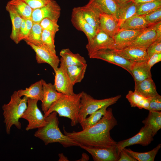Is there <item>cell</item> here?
<instances>
[{"label": "cell", "instance_id": "cell-1", "mask_svg": "<svg viewBox=\"0 0 161 161\" xmlns=\"http://www.w3.org/2000/svg\"><path fill=\"white\" fill-rule=\"evenodd\" d=\"M117 124L112 109L109 108L100 120L94 125L78 132H68L63 127L64 134L80 144L87 146L110 148L117 143L111 137L110 131Z\"/></svg>", "mask_w": 161, "mask_h": 161}, {"label": "cell", "instance_id": "cell-2", "mask_svg": "<svg viewBox=\"0 0 161 161\" xmlns=\"http://www.w3.org/2000/svg\"><path fill=\"white\" fill-rule=\"evenodd\" d=\"M57 114L54 111L45 117L46 124L38 128L34 136L42 140L45 145L58 143L65 148L72 146L80 147V144L61 132L58 127L59 121Z\"/></svg>", "mask_w": 161, "mask_h": 161}, {"label": "cell", "instance_id": "cell-3", "mask_svg": "<svg viewBox=\"0 0 161 161\" xmlns=\"http://www.w3.org/2000/svg\"><path fill=\"white\" fill-rule=\"evenodd\" d=\"M83 92L73 95L62 94L60 97L52 104L44 114V117L55 111L58 114L59 117L69 119L72 126H76L79 123L80 99Z\"/></svg>", "mask_w": 161, "mask_h": 161}, {"label": "cell", "instance_id": "cell-4", "mask_svg": "<svg viewBox=\"0 0 161 161\" xmlns=\"http://www.w3.org/2000/svg\"><path fill=\"white\" fill-rule=\"evenodd\" d=\"M27 99L26 96L21 98L18 95L17 92L15 91L11 95L9 102L3 105L4 122L7 134H10L13 125L18 129H21V124L19 120L27 109Z\"/></svg>", "mask_w": 161, "mask_h": 161}, {"label": "cell", "instance_id": "cell-5", "mask_svg": "<svg viewBox=\"0 0 161 161\" xmlns=\"http://www.w3.org/2000/svg\"><path fill=\"white\" fill-rule=\"evenodd\" d=\"M120 95L103 99H94L86 93L83 92L80 99L78 122L80 123L88 115H90L103 107L109 106L116 103L121 97Z\"/></svg>", "mask_w": 161, "mask_h": 161}, {"label": "cell", "instance_id": "cell-6", "mask_svg": "<svg viewBox=\"0 0 161 161\" xmlns=\"http://www.w3.org/2000/svg\"><path fill=\"white\" fill-rule=\"evenodd\" d=\"M38 100L28 98L27 109L21 118L27 120L28 124L25 129L27 131L38 128L46 124L45 118L37 106Z\"/></svg>", "mask_w": 161, "mask_h": 161}, {"label": "cell", "instance_id": "cell-7", "mask_svg": "<svg viewBox=\"0 0 161 161\" xmlns=\"http://www.w3.org/2000/svg\"><path fill=\"white\" fill-rule=\"evenodd\" d=\"M89 56L91 58L101 59L120 66L131 74L130 68L133 62L121 56L113 48L100 50Z\"/></svg>", "mask_w": 161, "mask_h": 161}, {"label": "cell", "instance_id": "cell-8", "mask_svg": "<svg viewBox=\"0 0 161 161\" xmlns=\"http://www.w3.org/2000/svg\"><path fill=\"white\" fill-rule=\"evenodd\" d=\"M61 13L60 6L56 1L51 0L44 6L32 9V18L33 22L38 23L46 18L58 21Z\"/></svg>", "mask_w": 161, "mask_h": 161}, {"label": "cell", "instance_id": "cell-9", "mask_svg": "<svg viewBox=\"0 0 161 161\" xmlns=\"http://www.w3.org/2000/svg\"><path fill=\"white\" fill-rule=\"evenodd\" d=\"M151 131L147 126H144L142 127L136 134L128 139L121 140L117 143L116 147L118 152L127 146L135 144L143 146L148 145L153 140Z\"/></svg>", "mask_w": 161, "mask_h": 161}, {"label": "cell", "instance_id": "cell-10", "mask_svg": "<svg viewBox=\"0 0 161 161\" xmlns=\"http://www.w3.org/2000/svg\"><path fill=\"white\" fill-rule=\"evenodd\" d=\"M54 85L57 91L63 94L73 95L74 85L70 80L67 72L66 67L60 63V66L55 72Z\"/></svg>", "mask_w": 161, "mask_h": 161}, {"label": "cell", "instance_id": "cell-11", "mask_svg": "<svg viewBox=\"0 0 161 161\" xmlns=\"http://www.w3.org/2000/svg\"><path fill=\"white\" fill-rule=\"evenodd\" d=\"M34 50L36 59L39 64L47 63L52 68L54 72L58 69L60 60L56 53L51 51L44 46L35 45L30 42H26Z\"/></svg>", "mask_w": 161, "mask_h": 161}, {"label": "cell", "instance_id": "cell-12", "mask_svg": "<svg viewBox=\"0 0 161 161\" xmlns=\"http://www.w3.org/2000/svg\"><path fill=\"white\" fill-rule=\"evenodd\" d=\"M80 147L90 154L94 161H118L119 159V154L116 145L110 148L87 146L83 145Z\"/></svg>", "mask_w": 161, "mask_h": 161}, {"label": "cell", "instance_id": "cell-13", "mask_svg": "<svg viewBox=\"0 0 161 161\" xmlns=\"http://www.w3.org/2000/svg\"><path fill=\"white\" fill-rule=\"evenodd\" d=\"M114 42L113 37L99 29L92 40L86 45L89 56L98 50L114 48Z\"/></svg>", "mask_w": 161, "mask_h": 161}, {"label": "cell", "instance_id": "cell-14", "mask_svg": "<svg viewBox=\"0 0 161 161\" xmlns=\"http://www.w3.org/2000/svg\"><path fill=\"white\" fill-rule=\"evenodd\" d=\"M71 21L76 29L84 33L88 42L91 41L97 33V31L84 18L79 7H75L72 9Z\"/></svg>", "mask_w": 161, "mask_h": 161}, {"label": "cell", "instance_id": "cell-15", "mask_svg": "<svg viewBox=\"0 0 161 161\" xmlns=\"http://www.w3.org/2000/svg\"><path fill=\"white\" fill-rule=\"evenodd\" d=\"M114 49L119 54L131 62H146L149 58L146 49L143 48L128 46L121 49Z\"/></svg>", "mask_w": 161, "mask_h": 161}, {"label": "cell", "instance_id": "cell-16", "mask_svg": "<svg viewBox=\"0 0 161 161\" xmlns=\"http://www.w3.org/2000/svg\"><path fill=\"white\" fill-rule=\"evenodd\" d=\"M156 40V31L152 24L143 29L128 46L137 47L147 49Z\"/></svg>", "mask_w": 161, "mask_h": 161}, {"label": "cell", "instance_id": "cell-17", "mask_svg": "<svg viewBox=\"0 0 161 161\" xmlns=\"http://www.w3.org/2000/svg\"><path fill=\"white\" fill-rule=\"evenodd\" d=\"M42 83L43 95L41 107L44 114L52 104L60 97L62 93L57 91L54 84L47 83L43 79Z\"/></svg>", "mask_w": 161, "mask_h": 161}, {"label": "cell", "instance_id": "cell-18", "mask_svg": "<svg viewBox=\"0 0 161 161\" xmlns=\"http://www.w3.org/2000/svg\"><path fill=\"white\" fill-rule=\"evenodd\" d=\"M87 4L100 14L111 15L117 18L119 6L114 0H89Z\"/></svg>", "mask_w": 161, "mask_h": 161}, {"label": "cell", "instance_id": "cell-19", "mask_svg": "<svg viewBox=\"0 0 161 161\" xmlns=\"http://www.w3.org/2000/svg\"><path fill=\"white\" fill-rule=\"evenodd\" d=\"M142 30L120 29L113 37L114 42L113 49H119L128 46Z\"/></svg>", "mask_w": 161, "mask_h": 161}, {"label": "cell", "instance_id": "cell-20", "mask_svg": "<svg viewBox=\"0 0 161 161\" xmlns=\"http://www.w3.org/2000/svg\"><path fill=\"white\" fill-rule=\"evenodd\" d=\"M100 21L99 29L112 37L120 29L119 21L113 16L100 14Z\"/></svg>", "mask_w": 161, "mask_h": 161}, {"label": "cell", "instance_id": "cell-21", "mask_svg": "<svg viewBox=\"0 0 161 161\" xmlns=\"http://www.w3.org/2000/svg\"><path fill=\"white\" fill-rule=\"evenodd\" d=\"M60 62L66 68L68 66L85 64L86 61L79 53H73L69 48L62 49L60 52Z\"/></svg>", "mask_w": 161, "mask_h": 161}, {"label": "cell", "instance_id": "cell-22", "mask_svg": "<svg viewBox=\"0 0 161 161\" xmlns=\"http://www.w3.org/2000/svg\"><path fill=\"white\" fill-rule=\"evenodd\" d=\"M6 9L9 13L12 24L10 38L16 44L19 43L18 36L22 23V18L9 4L7 3Z\"/></svg>", "mask_w": 161, "mask_h": 161}, {"label": "cell", "instance_id": "cell-23", "mask_svg": "<svg viewBox=\"0 0 161 161\" xmlns=\"http://www.w3.org/2000/svg\"><path fill=\"white\" fill-rule=\"evenodd\" d=\"M151 69L146 62H133L130 68L131 74L133 77L135 82L141 81L151 78Z\"/></svg>", "mask_w": 161, "mask_h": 161}, {"label": "cell", "instance_id": "cell-24", "mask_svg": "<svg viewBox=\"0 0 161 161\" xmlns=\"http://www.w3.org/2000/svg\"><path fill=\"white\" fill-rule=\"evenodd\" d=\"M135 84L134 91L146 97L149 98L159 94L152 78L147 79L141 81L135 82Z\"/></svg>", "mask_w": 161, "mask_h": 161}, {"label": "cell", "instance_id": "cell-25", "mask_svg": "<svg viewBox=\"0 0 161 161\" xmlns=\"http://www.w3.org/2000/svg\"><path fill=\"white\" fill-rule=\"evenodd\" d=\"M17 92L18 95L21 97L26 96L28 98L41 101L43 95L42 79L32 84L24 89H20Z\"/></svg>", "mask_w": 161, "mask_h": 161}, {"label": "cell", "instance_id": "cell-26", "mask_svg": "<svg viewBox=\"0 0 161 161\" xmlns=\"http://www.w3.org/2000/svg\"><path fill=\"white\" fill-rule=\"evenodd\" d=\"M150 25L142 15H134L126 20L120 25V29L140 30Z\"/></svg>", "mask_w": 161, "mask_h": 161}, {"label": "cell", "instance_id": "cell-27", "mask_svg": "<svg viewBox=\"0 0 161 161\" xmlns=\"http://www.w3.org/2000/svg\"><path fill=\"white\" fill-rule=\"evenodd\" d=\"M79 7L85 20L97 31L99 29L100 13L87 4Z\"/></svg>", "mask_w": 161, "mask_h": 161}, {"label": "cell", "instance_id": "cell-28", "mask_svg": "<svg viewBox=\"0 0 161 161\" xmlns=\"http://www.w3.org/2000/svg\"><path fill=\"white\" fill-rule=\"evenodd\" d=\"M119 10L117 18L120 24L126 20L135 15L137 10V5L132 1L118 4Z\"/></svg>", "mask_w": 161, "mask_h": 161}, {"label": "cell", "instance_id": "cell-29", "mask_svg": "<svg viewBox=\"0 0 161 161\" xmlns=\"http://www.w3.org/2000/svg\"><path fill=\"white\" fill-rule=\"evenodd\" d=\"M142 122L150 129L153 136H154L161 128V111H149L147 117Z\"/></svg>", "mask_w": 161, "mask_h": 161}, {"label": "cell", "instance_id": "cell-30", "mask_svg": "<svg viewBox=\"0 0 161 161\" xmlns=\"http://www.w3.org/2000/svg\"><path fill=\"white\" fill-rule=\"evenodd\" d=\"M126 98L130 103L131 107H137L139 109H144L148 110L149 100L138 92L131 90L129 91Z\"/></svg>", "mask_w": 161, "mask_h": 161}, {"label": "cell", "instance_id": "cell-31", "mask_svg": "<svg viewBox=\"0 0 161 161\" xmlns=\"http://www.w3.org/2000/svg\"><path fill=\"white\" fill-rule=\"evenodd\" d=\"M87 67V64L69 66L66 68L67 74L72 82L75 84L81 82L83 79Z\"/></svg>", "mask_w": 161, "mask_h": 161}, {"label": "cell", "instance_id": "cell-32", "mask_svg": "<svg viewBox=\"0 0 161 161\" xmlns=\"http://www.w3.org/2000/svg\"><path fill=\"white\" fill-rule=\"evenodd\" d=\"M161 147L159 144L152 150L145 152H139L133 151L130 149L124 148L131 156L138 161H154L155 156Z\"/></svg>", "mask_w": 161, "mask_h": 161}, {"label": "cell", "instance_id": "cell-33", "mask_svg": "<svg viewBox=\"0 0 161 161\" xmlns=\"http://www.w3.org/2000/svg\"><path fill=\"white\" fill-rule=\"evenodd\" d=\"M109 106H105L86 117L80 123L83 130L91 127L97 123L106 113Z\"/></svg>", "mask_w": 161, "mask_h": 161}, {"label": "cell", "instance_id": "cell-34", "mask_svg": "<svg viewBox=\"0 0 161 161\" xmlns=\"http://www.w3.org/2000/svg\"><path fill=\"white\" fill-rule=\"evenodd\" d=\"M22 18H32V9L22 0H10L7 2Z\"/></svg>", "mask_w": 161, "mask_h": 161}, {"label": "cell", "instance_id": "cell-35", "mask_svg": "<svg viewBox=\"0 0 161 161\" xmlns=\"http://www.w3.org/2000/svg\"><path fill=\"white\" fill-rule=\"evenodd\" d=\"M43 29L39 23L33 22L31 30L28 36L24 40L26 42H30L35 45H43L41 41V34Z\"/></svg>", "mask_w": 161, "mask_h": 161}, {"label": "cell", "instance_id": "cell-36", "mask_svg": "<svg viewBox=\"0 0 161 161\" xmlns=\"http://www.w3.org/2000/svg\"><path fill=\"white\" fill-rule=\"evenodd\" d=\"M137 8L135 15H143L161 8V0L137 4Z\"/></svg>", "mask_w": 161, "mask_h": 161}, {"label": "cell", "instance_id": "cell-37", "mask_svg": "<svg viewBox=\"0 0 161 161\" xmlns=\"http://www.w3.org/2000/svg\"><path fill=\"white\" fill-rule=\"evenodd\" d=\"M33 22L31 18H22V23L18 36L19 43L28 35L32 26Z\"/></svg>", "mask_w": 161, "mask_h": 161}, {"label": "cell", "instance_id": "cell-38", "mask_svg": "<svg viewBox=\"0 0 161 161\" xmlns=\"http://www.w3.org/2000/svg\"><path fill=\"white\" fill-rule=\"evenodd\" d=\"M54 35L51 32L46 30H43L41 34V41L42 44L52 52L56 54L55 44Z\"/></svg>", "mask_w": 161, "mask_h": 161}, {"label": "cell", "instance_id": "cell-39", "mask_svg": "<svg viewBox=\"0 0 161 161\" xmlns=\"http://www.w3.org/2000/svg\"><path fill=\"white\" fill-rule=\"evenodd\" d=\"M57 22V21L46 18L43 19L39 24L43 30L49 31L55 36L59 30V26Z\"/></svg>", "mask_w": 161, "mask_h": 161}, {"label": "cell", "instance_id": "cell-40", "mask_svg": "<svg viewBox=\"0 0 161 161\" xmlns=\"http://www.w3.org/2000/svg\"><path fill=\"white\" fill-rule=\"evenodd\" d=\"M142 16L150 25L159 22L161 20V8Z\"/></svg>", "mask_w": 161, "mask_h": 161}, {"label": "cell", "instance_id": "cell-41", "mask_svg": "<svg viewBox=\"0 0 161 161\" xmlns=\"http://www.w3.org/2000/svg\"><path fill=\"white\" fill-rule=\"evenodd\" d=\"M149 111H160L161 110V96L159 94L149 98Z\"/></svg>", "mask_w": 161, "mask_h": 161}, {"label": "cell", "instance_id": "cell-42", "mask_svg": "<svg viewBox=\"0 0 161 161\" xmlns=\"http://www.w3.org/2000/svg\"><path fill=\"white\" fill-rule=\"evenodd\" d=\"M147 54L150 58L154 54L161 53V41H155L146 49Z\"/></svg>", "mask_w": 161, "mask_h": 161}, {"label": "cell", "instance_id": "cell-43", "mask_svg": "<svg viewBox=\"0 0 161 161\" xmlns=\"http://www.w3.org/2000/svg\"><path fill=\"white\" fill-rule=\"evenodd\" d=\"M32 9L38 8L48 4L51 0H22Z\"/></svg>", "mask_w": 161, "mask_h": 161}, {"label": "cell", "instance_id": "cell-44", "mask_svg": "<svg viewBox=\"0 0 161 161\" xmlns=\"http://www.w3.org/2000/svg\"><path fill=\"white\" fill-rule=\"evenodd\" d=\"M118 161H137V160L131 156L124 149L120 151Z\"/></svg>", "mask_w": 161, "mask_h": 161}, {"label": "cell", "instance_id": "cell-45", "mask_svg": "<svg viewBox=\"0 0 161 161\" xmlns=\"http://www.w3.org/2000/svg\"><path fill=\"white\" fill-rule=\"evenodd\" d=\"M161 61V53L154 54L146 62L147 64L151 68L156 63Z\"/></svg>", "mask_w": 161, "mask_h": 161}, {"label": "cell", "instance_id": "cell-46", "mask_svg": "<svg viewBox=\"0 0 161 161\" xmlns=\"http://www.w3.org/2000/svg\"><path fill=\"white\" fill-rule=\"evenodd\" d=\"M156 32V41H161V22L153 24Z\"/></svg>", "mask_w": 161, "mask_h": 161}, {"label": "cell", "instance_id": "cell-47", "mask_svg": "<svg viewBox=\"0 0 161 161\" xmlns=\"http://www.w3.org/2000/svg\"><path fill=\"white\" fill-rule=\"evenodd\" d=\"M89 160V157L88 155L85 153H83L82 154V156L81 158L78 160L76 161H87Z\"/></svg>", "mask_w": 161, "mask_h": 161}, {"label": "cell", "instance_id": "cell-48", "mask_svg": "<svg viewBox=\"0 0 161 161\" xmlns=\"http://www.w3.org/2000/svg\"><path fill=\"white\" fill-rule=\"evenodd\" d=\"M58 156L59 157V159L58 161H69L67 157H65L63 153H60L58 154Z\"/></svg>", "mask_w": 161, "mask_h": 161}, {"label": "cell", "instance_id": "cell-49", "mask_svg": "<svg viewBox=\"0 0 161 161\" xmlns=\"http://www.w3.org/2000/svg\"><path fill=\"white\" fill-rule=\"evenodd\" d=\"M156 0H132V1L137 4L145 3L152 1H153Z\"/></svg>", "mask_w": 161, "mask_h": 161}, {"label": "cell", "instance_id": "cell-50", "mask_svg": "<svg viewBox=\"0 0 161 161\" xmlns=\"http://www.w3.org/2000/svg\"><path fill=\"white\" fill-rule=\"evenodd\" d=\"M117 3L121 4L126 3L132 0H114Z\"/></svg>", "mask_w": 161, "mask_h": 161}]
</instances>
